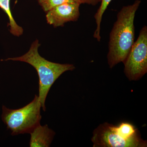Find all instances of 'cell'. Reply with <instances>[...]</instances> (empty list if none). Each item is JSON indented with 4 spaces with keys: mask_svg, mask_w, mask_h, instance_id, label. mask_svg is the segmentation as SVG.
Returning a JSON list of instances; mask_svg holds the SVG:
<instances>
[{
    "mask_svg": "<svg viewBox=\"0 0 147 147\" xmlns=\"http://www.w3.org/2000/svg\"><path fill=\"white\" fill-rule=\"evenodd\" d=\"M73 1L80 5L82 4H87L91 5H96L101 2V0H73Z\"/></svg>",
    "mask_w": 147,
    "mask_h": 147,
    "instance_id": "obj_10",
    "label": "cell"
},
{
    "mask_svg": "<svg viewBox=\"0 0 147 147\" xmlns=\"http://www.w3.org/2000/svg\"><path fill=\"white\" fill-rule=\"evenodd\" d=\"M30 134L31 135L30 147H48L53 142L55 133L47 125L39 124Z\"/></svg>",
    "mask_w": 147,
    "mask_h": 147,
    "instance_id": "obj_7",
    "label": "cell"
},
{
    "mask_svg": "<svg viewBox=\"0 0 147 147\" xmlns=\"http://www.w3.org/2000/svg\"><path fill=\"white\" fill-rule=\"evenodd\" d=\"M80 4L76 2L67 3L54 7L46 12L47 23L54 28L63 26L70 21H76L80 13Z\"/></svg>",
    "mask_w": 147,
    "mask_h": 147,
    "instance_id": "obj_6",
    "label": "cell"
},
{
    "mask_svg": "<svg viewBox=\"0 0 147 147\" xmlns=\"http://www.w3.org/2000/svg\"><path fill=\"white\" fill-rule=\"evenodd\" d=\"M129 81H137L147 72V27H143L123 63Z\"/></svg>",
    "mask_w": 147,
    "mask_h": 147,
    "instance_id": "obj_5",
    "label": "cell"
},
{
    "mask_svg": "<svg viewBox=\"0 0 147 147\" xmlns=\"http://www.w3.org/2000/svg\"><path fill=\"white\" fill-rule=\"evenodd\" d=\"M141 3L136 0L133 4L124 6L118 13L109 38L107 59L110 68L124 62L134 44V18Z\"/></svg>",
    "mask_w": 147,
    "mask_h": 147,
    "instance_id": "obj_1",
    "label": "cell"
},
{
    "mask_svg": "<svg viewBox=\"0 0 147 147\" xmlns=\"http://www.w3.org/2000/svg\"><path fill=\"white\" fill-rule=\"evenodd\" d=\"M11 0H0V8L7 15L9 23L7 25L9 26V32L14 36L19 37L24 33V30L16 23L11 13L10 9Z\"/></svg>",
    "mask_w": 147,
    "mask_h": 147,
    "instance_id": "obj_8",
    "label": "cell"
},
{
    "mask_svg": "<svg viewBox=\"0 0 147 147\" xmlns=\"http://www.w3.org/2000/svg\"><path fill=\"white\" fill-rule=\"evenodd\" d=\"M40 46L39 40H35L26 54L21 57L9 58L5 61H18L32 66L37 72L39 78V97L41 108L45 111V102L48 92L53 84L65 72L72 71L75 66L71 64H60L52 62L42 57L38 53Z\"/></svg>",
    "mask_w": 147,
    "mask_h": 147,
    "instance_id": "obj_2",
    "label": "cell"
},
{
    "mask_svg": "<svg viewBox=\"0 0 147 147\" xmlns=\"http://www.w3.org/2000/svg\"><path fill=\"white\" fill-rule=\"evenodd\" d=\"M41 104L38 96L28 105L19 109H10L2 106L1 119L13 136L30 133L40 124Z\"/></svg>",
    "mask_w": 147,
    "mask_h": 147,
    "instance_id": "obj_4",
    "label": "cell"
},
{
    "mask_svg": "<svg viewBox=\"0 0 147 147\" xmlns=\"http://www.w3.org/2000/svg\"><path fill=\"white\" fill-rule=\"evenodd\" d=\"M38 2L43 10L47 12L54 7L62 4L73 3L74 1L73 0H38Z\"/></svg>",
    "mask_w": 147,
    "mask_h": 147,
    "instance_id": "obj_9",
    "label": "cell"
},
{
    "mask_svg": "<svg viewBox=\"0 0 147 147\" xmlns=\"http://www.w3.org/2000/svg\"><path fill=\"white\" fill-rule=\"evenodd\" d=\"M94 147H146V141L141 138L138 129L128 122L115 125L105 122L93 132Z\"/></svg>",
    "mask_w": 147,
    "mask_h": 147,
    "instance_id": "obj_3",
    "label": "cell"
}]
</instances>
